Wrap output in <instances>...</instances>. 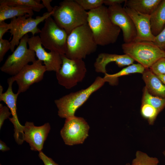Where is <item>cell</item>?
<instances>
[{
    "mask_svg": "<svg viewBox=\"0 0 165 165\" xmlns=\"http://www.w3.org/2000/svg\"><path fill=\"white\" fill-rule=\"evenodd\" d=\"M88 13V24L97 45L105 46L115 43L121 29L111 20L108 8L102 5Z\"/></svg>",
    "mask_w": 165,
    "mask_h": 165,
    "instance_id": "cell-1",
    "label": "cell"
},
{
    "mask_svg": "<svg viewBox=\"0 0 165 165\" xmlns=\"http://www.w3.org/2000/svg\"><path fill=\"white\" fill-rule=\"evenodd\" d=\"M125 0H104V4L109 6H113L117 5H121Z\"/></svg>",
    "mask_w": 165,
    "mask_h": 165,
    "instance_id": "cell-34",
    "label": "cell"
},
{
    "mask_svg": "<svg viewBox=\"0 0 165 165\" xmlns=\"http://www.w3.org/2000/svg\"><path fill=\"white\" fill-rule=\"evenodd\" d=\"M149 68L156 75H165V57L159 59Z\"/></svg>",
    "mask_w": 165,
    "mask_h": 165,
    "instance_id": "cell-28",
    "label": "cell"
},
{
    "mask_svg": "<svg viewBox=\"0 0 165 165\" xmlns=\"http://www.w3.org/2000/svg\"><path fill=\"white\" fill-rule=\"evenodd\" d=\"M0 165H2V164H0Z\"/></svg>",
    "mask_w": 165,
    "mask_h": 165,
    "instance_id": "cell-40",
    "label": "cell"
},
{
    "mask_svg": "<svg viewBox=\"0 0 165 165\" xmlns=\"http://www.w3.org/2000/svg\"><path fill=\"white\" fill-rule=\"evenodd\" d=\"M46 71V67L38 60L25 66L17 74L11 77L18 86L17 93L19 94L24 93L32 85L41 81Z\"/></svg>",
    "mask_w": 165,
    "mask_h": 165,
    "instance_id": "cell-11",
    "label": "cell"
},
{
    "mask_svg": "<svg viewBox=\"0 0 165 165\" xmlns=\"http://www.w3.org/2000/svg\"><path fill=\"white\" fill-rule=\"evenodd\" d=\"M40 0H0V4L18 5L31 7L33 11L40 12L44 8Z\"/></svg>",
    "mask_w": 165,
    "mask_h": 165,
    "instance_id": "cell-24",
    "label": "cell"
},
{
    "mask_svg": "<svg viewBox=\"0 0 165 165\" xmlns=\"http://www.w3.org/2000/svg\"><path fill=\"white\" fill-rule=\"evenodd\" d=\"M162 0H125V6L141 14L151 15Z\"/></svg>",
    "mask_w": 165,
    "mask_h": 165,
    "instance_id": "cell-20",
    "label": "cell"
},
{
    "mask_svg": "<svg viewBox=\"0 0 165 165\" xmlns=\"http://www.w3.org/2000/svg\"><path fill=\"white\" fill-rule=\"evenodd\" d=\"M142 104H147L155 108L160 112L165 107V99L150 94L145 87L143 90Z\"/></svg>",
    "mask_w": 165,
    "mask_h": 165,
    "instance_id": "cell-23",
    "label": "cell"
},
{
    "mask_svg": "<svg viewBox=\"0 0 165 165\" xmlns=\"http://www.w3.org/2000/svg\"><path fill=\"white\" fill-rule=\"evenodd\" d=\"M42 4L46 9L47 12L50 13L53 11L54 7L51 5V2H52V0H42Z\"/></svg>",
    "mask_w": 165,
    "mask_h": 165,
    "instance_id": "cell-35",
    "label": "cell"
},
{
    "mask_svg": "<svg viewBox=\"0 0 165 165\" xmlns=\"http://www.w3.org/2000/svg\"><path fill=\"white\" fill-rule=\"evenodd\" d=\"M11 48L10 42L3 38L0 39V62L3 61L5 55Z\"/></svg>",
    "mask_w": 165,
    "mask_h": 165,
    "instance_id": "cell-30",
    "label": "cell"
},
{
    "mask_svg": "<svg viewBox=\"0 0 165 165\" xmlns=\"http://www.w3.org/2000/svg\"><path fill=\"white\" fill-rule=\"evenodd\" d=\"M97 46L86 24L76 28L68 35L65 55L72 59H83L94 52Z\"/></svg>",
    "mask_w": 165,
    "mask_h": 165,
    "instance_id": "cell-2",
    "label": "cell"
},
{
    "mask_svg": "<svg viewBox=\"0 0 165 165\" xmlns=\"http://www.w3.org/2000/svg\"><path fill=\"white\" fill-rule=\"evenodd\" d=\"M105 82L103 78L98 76L86 88L71 93L55 100V103L58 109V116L65 119L75 116L76 110L85 103L92 94L101 88Z\"/></svg>",
    "mask_w": 165,
    "mask_h": 165,
    "instance_id": "cell-4",
    "label": "cell"
},
{
    "mask_svg": "<svg viewBox=\"0 0 165 165\" xmlns=\"http://www.w3.org/2000/svg\"><path fill=\"white\" fill-rule=\"evenodd\" d=\"M124 8L133 20L135 26L137 35L134 41L153 42L155 36L151 31L150 15L141 14L126 7Z\"/></svg>",
    "mask_w": 165,
    "mask_h": 165,
    "instance_id": "cell-16",
    "label": "cell"
},
{
    "mask_svg": "<svg viewBox=\"0 0 165 165\" xmlns=\"http://www.w3.org/2000/svg\"><path fill=\"white\" fill-rule=\"evenodd\" d=\"M33 14V10L30 7L0 4V22L8 19H12L26 15L32 16Z\"/></svg>",
    "mask_w": 165,
    "mask_h": 165,
    "instance_id": "cell-19",
    "label": "cell"
},
{
    "mask_svg": "<svg viewBox=\"0 0 165 165\" xmlns=\"http://www.w3.org/2000/svg\"><path fill=\"white\" fill-rule=\"evenodd\" d=\"M10 150V148L8 147L6 144L2 141L0 140V150L2 152H4Z\"/></svg>",
    "mask_w": 165,
    "mask_h": 165,
    "instance_id": "cell-36",
    "label": "cell"
},
{
    "mask_svg": "<svg viewBox=\"0 0 165 165\" xmlns=\"http://www.w3.org/2000/svg\"><path fill=\"white\" fill-rule=\"evenodd\" d=\"M50 129L48 123L36 126L32 122H26L24 127V140L29 143L31 150L42 151Z\"/></svg>",
    "mask_w": 165,
    "mask_h": 165,
    "instance_id": "cell-14",
    "label": "cell"
},
{
    "mask_svg": "<svg viewBox=\"0 0 165 165\" xmlns=\"http://www.w3.org/2000/svg\"><path fill=\"white\" fill-rule=\"evenodd\" d=\"M53 12H46L42 16H37L35 18L26 15L12 19L9 23L11 26L9 32L11 35L13 36L10 42L11 51L13 52L14 51L15 47L18 46L20 40L28 33H31L32 36L40 33L41 30L38 28V25L52 16Z\"/></svg>",
    "mask_w": 165,
    "mask_h": 165,
    "instance_id": "cell-7",
    "label": "cell"
},
{
    "mask_svg": "<svg viewBox=\"0 0 165 165\" xmlns=\"http://www.w3.org/2000/svg\"><path fill=\"white\" fill-rule=\"evenodd\" d=\"M29 48L34 51L38 60L43 62L46 71L57 72L62 64L61 55L53 51L48 52L42 47L39 36H32L28 40Z\"/></svg>",
    "mask_w": 165,
    "mask_h": 165,
    "instance_id": "cell-13",
    "label": "cell"
},
{
    "mask_svg": "<svg viewBox=\"0 0 165 165\" xmlns=\"http://www.w3.org/2000/svg\"><path fill=\"white\" fill-rule=\"evenodd\" d=\"M141 113L142 117L148 120L149 124L152 125L160 112L151 105L142 104Z\"/></svg>",
    "mask_w": 165,
    "mask_h": 165,
    "instance_id": "cell-26",
    "label": "cell"
},
{
    "mask_svg": "<svg viewBox=\"0 0 165 165\" xmlns=\"http://www.w3.org/2000/svg\"><path fill=\"white\" fill-rule=\"evenodd\" d=\"M108 13L112 21L122 31L125 43L134 41L137 35L135 24L124 8L121 5L109 6Z\"/></svg>",
    "mask_w": 165,
    "mask_h": 165,
    "instance_id": "cell-12",
    "label": "cell"
},
{
    "mask_svg": "<svg viewBox=\"0 0 165 165\" xmlns=\"http://www.w3.org/2000/svg\"><path fill=\"white\" fill-rule=\"evenodd\" d=\"M85 10L89 11L97 8L103 5L104 0H75Z\"/></svg>",
    "mask_w": 165,
    "mask_h": 165,
    "instance_id": "cell-27",
    "label": "cell"
},
{
    "mask_svg": "<svg viewBox=\"0 0 165 165\" xmlns=\"http://www.w3.org/2000/svg\"><path fill=\"white\" fill-rule=\"evenodd\" d=\"M14 82L11 77L7 80L8 87L6 91L3 92V87L0 85V101H3L7 105L12 113V117L9 120L14 127V134L19 136L24 133V127L20 123L18 118L16 110V103L19 94L14 93L12 90V85Z\"/></svg>",
    "mask_w": 165,
    "mask_h": 165,
    "instance_id": "cell-15",
    "label": "cell"
},
{
    "mask_svg": "<svg viewBox=\"0 0 165 165\" xmlns=\"http://www.w3.org/2000/svg\"><path fill=\"white\" fill-rule=\"evenodd\" d=\"M156 75L161 82L165 85V75Z\"/></svg>",
    "mask_w": 165,
    "mask_h": 165,
    "instance_id": "cell-37",
    "label": "cell"
},
{
    "mask_svg": "<svg viewBox=\"0 0 165 165\" xmlns=\"http://www.w3.org/2000/svg\"><path fill=\"white\" fill-rule=\"evenodd\" d=\"M9 108L7 106H3L0 104V129H1L3 125L4 121L9 117L12 115L9 111Z\"/></svg>",
    "mask_w": 165,
    "mask_h": 165,
    "instance_id": "cell-31",
    "label": "cell"
},
{
    "mask_svg": "<svg viewBox=\"0 0 165 165\" xmlns=\"http://www.w3.org/2000/svg\"><path fill=\"white\" fill-rule=\"evenodd\" d=\"M163 153L164 157H165V151H163Z\"/></svg>",
    "mask_w": 165,
    "mask_h": 165,
    "instance_id": "cell-38",
    "label": "cell"
},
{
    "mask_svg": "<svg viewBox=\"0 0 165 165\" xmlns=\"http://www.w3.org/2000/svg\"><path fill=\"white\" fill-rule=\"evenodd\" d=\"M134 61L127 55H119L101 53L98 56L94 64L95 71L105 74L106 72V67L109 63L115 62L119 67L129 66Z\"/></svg>",
    "mask_w": 165,
    "mask_h": 165,
    "instance_id": "cell-17",
    "label": "cell"
},
{
    "mask_svg": "<svg viewBox=\"0 0 165 165\" xmlns=\"http://www.w3.org/2000/svg\"><path fill=\"white\" fill-rule=\"evenodd\" d=\"M125 165H131L129 163H127Z\"/></svg>",
    "mask_w": 165,
    "mask_h": 165,
    "instance_id": "cell-39",
    "label": "cell"
},
{
    "mask_svg": "<svg viewBox=\"0 0 165 165\" xmlns=\"http://www.w3.org/2000/svg\"><path fill=\"white\" fill-rule=\"evenodd\" d=\"M150 23L152 33L157 36L165 25V0L162 1L150 15Z\"/></svg>",
    "mask_w": 165,
    "mask_h": 165,
    "instance_id": "cell-21",
    "label": "cell"
},
{
    "mask_svg": "<svg viewBox=\"0 0 165 165\" xmlns=\"http://www.w3.org/2000/svg\"><path fill=\"white\" fill-rule=\"evenodd\" d=\"M153 42L161 50L165 51V25L161 31L155 36Z\"/></svg>",
    "mask_w": 165,
    "mask_h": 165,
    "instance_id": "cell-29",
    "label": "cell"
},
{
    "mask_svg": "<svg viewBox=\"0 0 165 165\" xmlns=\"http://www.w3.org/2000/svg\"><path fill=\"white\" fill-rule=\"evenodd\" d=\"M62 64L59 70L56 72L58 83L67 89H70L85 77L87 71L82 59H72L65 55H61Z\"/></svg>",
    "mask_w": 165,
    "mask_h": 165,
    "instance_id": "cell-8",
    "label": "cell"
},
{
    "mask_svg": "<svg viewBox=\"0 0 165 165\" xmlns=\"http://www.w3.org/2000/svg\"><path fill=\"white\" fill-rule=\"evenodd\" d=\"M124 54L137 61L145 68H149L160 59L165 57V51L152 42L134 41L122 45Z\"/></svg>",
    "mask_w": 165,
    "mask_h": 165,
    "instance_id": "cell-5",
    "label": "cell"
},
{
    "mask_svg": "<svg viewBox=\"0 0 165 165\" xmlns=\"http://www.w3.org/2000/svg\"><path fill=\"white\" fill-rule=\"evenodd\" d=\"M28 38L27 34L20 40L16 48L1 67L2 72L14 76L29 63H33L36 60L35 52L27 47Z\"/></svg>",
    "mask_w": 165,
    "mask_h": 165,
    "instance_id": "cell-9",
    "label": "cell"
},
{
    "mask_svg": "<svg viewBox=\"0 0 165 165\" xmlns=\"http://www.w3.org/2000/svg\"><path fill=\"white\" fill-rule=\"evenodd\" d=\"M90 127L82 117L75 116L65 119L60 134L65 144H82L88 136Z\"/></svg>",
    "mask_w": 165,
    "mask_h": 165,
    "instance_id": "cell-10",
    "label": "cell"
},
{
    "mask_svg": "<svg viewBox=\"0 0 165 165\" xmlns=\"http://www.w3.org/2000/svg\"><path fill=\"white\" fill-rule=\"evenodd\" d=\"M142 78L148 92L155 96L165 99V85L149 68H145Z\"/></svg>",
    "mask_w": 165,
    "mask_h": 165,
    "instance_id": "cell-18",
    "label": "cell"
},
{
    "mask_svg": "<svg viewBox=\"0 0 165 165\" xmlns=\"http://www.w3.org/2000/svg\"><path fill=\"white\" fill-rule=\"evenodd\" d=\"M159 161L156 157H150L146 153L138 151L136 157L133 160L131 165H158Z\"/></svg>",
    "mask_w": 165,
    "mask_h": 165,
    "instance_id": "cell-25",
    "label": "cell"
},
{
    "mask_svg": "<svg viewBox=\"0 0 165 165\" xmlns=\"http://www.w3.org/2000/svg\"><path fill=\"white\" fill-rule=\"evenodd\" d=\"M52 16L68 35L74 29L88 23V13L75 0H65L55 6Z\"/></svg>",
    "mask_w": 165,
    "mask_h": 165,
    "instance_id": "cell-3",
    "label": "cell"
},
{
    "mask_svg": "<svg viewBox=\"0 0 165 165\" xmlns=\"http://www.w3.org/2000/svg\"><path fill=\"white\" fill-rule=\"evenodd\" d=\"M38 156L43 162L44 165H59L52 159L46 156L42 151L39 152Z\"/></svg>",
    "mask_w": 165,
    "mask_h": 165,
    "instance_id": "cell-32",
    "label": "cell"
},
{
    "mask_svg": "<svg viewBox=\"0 0 165 165\" xmlns=\"http://www.w3.org/2000/svg\"><path fill=\"white\" fill-rule=\"evenodd\" d=\"M39 37L42 45L50 51L65 55L68 35L50 16L45 20Z\"/></svg>",
    "mask_w": 165,
    "mask_h": 165,
    "instance_id": "cell-6",
    "label": "cell"
},
{
    "mask_svg": "<svg viewBox=\"0 0 165 165\" xmlns=\"http://www.w3.org/2000/svg\"><path fill=\"white\" fill-rule=\"evenodd\" d=\"M145 70V68L141 64H133L116 73L110 74L106 73L105 74L103 78L105 82H108L110 85H117L118 83L119 77L134 73L142 74Z\"/></svg>",
    "mask_w": 165,
    "mask_h": 165,
    "instance_id": "cell-22",
    "label": "cell"
},
{
    "mask_svg": "<svg viewBox=\"0 0 165 165\" xmlns=\"http://www.w3.org/2000/svg\"><path fill=\"white\" fill-rule=\"evenodd\" d=\"M10 23H7L5 21L0 22V39H2L5 34L10 30Z\"/></svg>",
    "mask_w": 165,
    "mask_h": 165,
    "instance_id": "cell-33",
    "label": "cell"
}]
</instances>
